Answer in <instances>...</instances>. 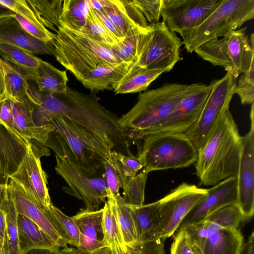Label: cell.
<instances>
[{
    "mask_svg": "<svg viewBox=\"0 0 254 254\" xmlns=\"http://www.w3.org/2000/svg\"><path fill=\"white\" fill-rule=\"evenodd\" d=\"M12 100L10 98L7 97L0 98V121L15 131L12 122Z\"/></svg>",
    "mask_w": 254,
    "mask_h": 254,
    "instance_id": "816d5d0a",
    "label": "cell"
},
{
    "mask_svg": "<svg viewBox=\"0 0 254 254\" xmlns=\"http://www.w3.org/2000/svg\"><path fill=\"white\" fill-rule=\"evenodd\" d=\"M7 186L0 184V207L7 193Z\"/></svg>",
    "mask_w": 254,
    "mask_h": 254,
    "instance_id": "91938a15",
    "label": "cell"
},
{
    "mask_svg": "<svg viewBox=\"0 0 254 254\" xmlns=\"http://www.w3.org/2000/svg\"><path fill=\"white\" fill-rule=\"evenodd\" d=\"M40 158L34 153L30 145L10 179L19 185L30 200L45 211L52 202L47 187V176L42 168Z\"/></svg>",
    "mask_w": 254,
    "mask_h": 254,
    "instance_id": "2e32d148",
    "label": "cell"
},
{
    "mask_svg": "<svg viewBox=\"0 0 254 254\" xmlns=\"http://www.w3.org/2000/svg\"><path fill=\"white\" fill-rule=\"evenodd\" d=\"M13 17L26 32L37 39L46 43H50L54 39L55 34L44 26L27 20L16 13Z\"/></svg>",
    "mask_w": 254,
    "mask_h": 254,
    "instance_id": "bcb514c9",
    "label": "cell"
},
{
    "mask_svg": "<svg viewBox=\"0 0 254 254\" xmlns=\"http://www.w3.org/2000/svg\"><path fill=\"white\" fill-rule=\"evenodd\" d=\"M148 173L142 170L135 176L119 180L120 188L123 190V200L132 206L144 204L145 187Z\"/></svg>",
    "mask_w": 254,
    "mask_h": 254,
    "instance_id": "e575fe53",
    "label": "cell"
},
{
    "mask_svg": "<svg viewBox=\"0 0 254 254\" xmlns=\"http://www.w3.org/2000/svg\"><path fill=\"white\" fill-rule=\"evenodd\" d=\"M241 254H254V233L253 231L244 244Z\"/></svg>",
    "mask_w": 254,
    "mask_h": 254,
    "instance_id": "11a10c76",
    "label": "cell"
},
{
    "mask_svg": "<svg viewBox=\"0 0 254 254\" xmlns=\"http://www.w3.org/2000/svg\"><path fill=\"white\" fill-rule=\"evenodd\" d=\"M3 97L19 102H33L26 77L18 68L0 57V98Z\"/></svg>",
    "mask_w": 254,
    "mask_h": 254,
    "instance_id": "7402d4cb",
    "label": "cell"
},
{
    "mask_svg": "<svg viewBox=\"0 0 254 254\" xmlns=\"http://www.w3.org/2000/svg\"><path fill=\"white\" fill-rule=\"evenodd\" d=\"M182 41L169 30L164 21L148 25L142 33L137 59L129 71L164 69L170 71L181 60Z\"/></svg>",
    "mask_w": 254,
    "mask_h": 254,
    "instance_id": "9c48e42d",
    "label": "cell"
},
{
    "mask_svg": "<svg viewBox=\"0 0 254 254\" xmlns=\"http://www.w3.org/2000/svg\"><path fill=\"white\" fill-rule=\"evenodd\" d=\"M50 43L57 60L80 81L100 66L124 63L111 47L62 25Z\"/></svg>",
    "mask_w": 254,
    "mask_h": 254,
    "instance_id": "277c9868",
    "label": "cell"
},
{
    "mask_svg": "<svg viewBox=\"0 0 254 254\" xmlns=\"http://www.w3.org/2000/svg\"><path fill=\"white\" fill-rule=\"evenodd\" d=\"M17 227L20 254L33 249L59 248L42 229L28 217L18 214Z\"/></svg>",
    "mask_w": 254,
    "mask_h": 254,
    "instance_id": "484cf974",
    "label": "cell"
},
{
    "mask_svg": "<svg viewBox=\"0 0 254 254\" xmlns=\"http://www.w3.org/2000/svg\"><path fill=\"white\" fill-rule=\"evenodd\" d=\"M55 170L68 185L64 190L82 200L85 209L97 210L109 196L104 170L89 176L65 156L56 154Z\"/></svg>",
    "mask_w": 254,
    "mask_h": 254,
    "instance_id": "8fae6325",
    "label": "cell"
},
{
    "mask_svg": "<svg viewBox=\"0 0 254 254\" xmlns=\"http://www.w3.org/2000/svg\"><path fill=\"white\" fill-rule=\"evenodd\" d=\"M6 221L3 210L0 209V252L3 254L2 248L5 235Z\"/></svg>",
    "mask_w": 254,
    "mask_h": 254,
    "instance_id": "db71d44e",
    "label": "cell"
},
{
    "mask_svg": "<svg viewBox=\"0 0 254 254\" xmlns=\"http://www.w3.org/2000/svg\"><path fill=\"white\" fill-rule=\"evenodd\" d=\"M250 119V129L246 135L242 136V149L236 175L238 193L236 205L245 219L252 217L254 213V103L251 104Z\"/></svg>",
    "mask_w": 254,
    "mask_h": 254,
    "instance_id": "9a60e30c",
    "label": "cell"
},
{
    "mask_svg": "<svg viewBox=\"0 0 254 254\" xmlns=\"http://www.w3.org/2000/svg\"><path fill=\"white\" fill-rule=\"evenodd\" d=\"M113 1L135 28L143 29L148 27V24L145 17L134 3V0Z\"/></svg>",
    "mask_w": 254,
    "mask_h": 254,
    "instance_id": "ee69618b",
    "label": "cell"
},
{
    "mask_svg": "<svg viewBox=\"0 0 254 254\" xmlns=\"http://www.w3.org/2000/svg\"><path fill=\"white\" fill-rule=\"evenodd\" d=\"M105 175L109 192V197L119 194L120 188L119 179L116 169L110 158L103 165Z\"/></svg>",
    "mask_w": 254,
    "mask_h": 254,
    "instance_id": "f907efd6",
    "label": "cell"
},
{
    "mask_svg": "<svg viewBox=\"0 0 254 254\" xmlns=\"http://www.w3.org/2000/svg\"><path fill=\"white\" fill-rule=\"evenodd\" d=\"M237 183L236 176L229 177L212 188L202 200L187 215L179 228L203 219L216 210L237 201Z\"/></svg>",
    "mask_w": 254,
    "mask_h": 254,
    "instance_id": "ac0fdd59",
    "label": "cell"
},
{
    "mask_svg": "<svg viewBox=\"0 0 254 254\" xmlns=\"http://www.w3.org/2000/svg\"><path fill=\"white\" fill-rule=\"evenodd\" d=\"M0 254H1V252H0Z\"/></svg>",
    "mask_w": 254,
    "mask_h": 254,
    "instance_id": "94428289",
    "label": "cell"
},
{
    "mask_svg": "<svg viewBox=\"0 0 254 254\" xmlns=\"http://www.w3.org/2000/svg\"><path fill=\"white\" fill-rule=\"evenodd\" d=\"M170 251L171 254H196L184 228L177 230Z\"/></svg>",
    "mask_w": 254,
    "mask_h": 254,
    "instance_id": "681fc988",
    "label": "cell"
},
{
    "mask_svg": "<svg viewBox=\"0 0 254 254\" xmlns=\"http://www.w3.org/2000/svg\"><path fill=\"white\" fill-rule=\"evenodd\" d=\"M52 213L64 238L69 245L78 248L80 246V232L72 217H70L53 203L50 206Z\"/></svg>",
    "mask_w": 254,
    "mask_h": 254,
    "instance_id": "b9f144b4",
    "label": "cell"
},
{
    "mask_svg": "<svg viewBox=\"0 0 254 254\" xmlns=\"http://www.w3.org/2000/svg\"><path fill=\"white\" fill-rule=\"evenodd\" d=\"M113 164L116 169L119 180L124 178L135 176L143 168L140 158L138 156H127L115 150L110 154Z\"/></svg>",
    "mask_w": 254,
    "mask_h": 254,
    "instance_id": "f35d334b",
    "label": "cell"
},
{
    "mask_svg": "<svg viewBox=\"0 0 254 254\" xmlns=\"http://www.w3.org/2000/svg\"><path fill=\"white\" fill-rule=\"evenodd\" d=\"M164 242L160 239L138 243L132 248L131 254H165ZM87 254H111L107 248H99Z\"/></svg>",
    "mask_w": 254,
    "mask_h": 254,
    "instance_id": "f6af8a7d",
    "label": "cell"
},
{
    "mask_svg": "<svg viewBox=\"0 0 254 254\" xmlns=\"http://www.w3.org/2000/svg\"><path fill=\"white\" fill-rule=\"evenodd\" d=\"M131 64L126 63L100 66L86 75L81 83L91 91L114 90L127 73Z\"/></svg>",
    "mask_w": 254,
    "mask_h": 254,
    "instance_id": "d4e9b609",
    "label": "cell"
},
{
    "mask_svg": "<svg viewBox=\"0 0 254 254\" xmlns=\"http://www.w3.org/2000/svg\"><path fill=\"white\" fill-rule=\"evenodd\" d=\"M242 104H252L254 100V61L249 69L239 77L234 89Z\"/></svg>",
    "mask_w": 254,
    "mask_h": 254,
    "instance_id": "7bdbcfd3",
    "label": "cell"
},
{
    "mask_svg": "<svg viewBox=\"0 0 254 254\" xmlns=\"http://www.w3.org/2000/svg\"><path fill=\"white\" fill-rule=\"evenodd\" d=\"M111 197L118 224L125 244L128 249L134 248L138 242L131 208L124 202L120 194Z\"/></svg>",
    "mask_w": 254,
    "mask_h": 254,
    "instance_id": "d6a6232c",
    "label": "cell"
},
{
    "mask_svg": "<svg viewBox=\"0 0 254 254\" xmlns=\"http://www.w3.org/2000/svg\"><path fill=\"white\" fill-rule=\"evenodd\" d=\"M182 228H185L193 249L222 228L216 223L205 218L191 223Z\"/></svg>",
    "mask_w": 254,
    "mask_h": 254,
    "instance_id": "ab89813d",
    "label": "cell"
},
{
    "mask_svg": "<svg viewBox=\"0 0 254 254\" xmlns=\"http://www.w3.org/2000/svg\"><path fill=\"white\" fill-rule=\"evenodd\" d=\"M41 23L46 27L57 32L60 26L64 0H27Z\"/></svg>",
    "mask_w": 254,
    "mask_h": 254,
    "instance_id": "836d02e7",
    "label": "cell"
},
{
    "mask_svg": "<svg viewBox=\"0 0 254 254\" xmlns=\"http://www.w3.org/2000/svg\"><path fill=\"white\" fill-rule=\"evenodd\" d=\"M14 15L13 11L0 4V20L7 17H13Z\"/></svg>",
    "mask_w": 254,
    "mask_h": 254,
    "instance_id": "6f0895ef",
    "label": "cell"
},
{
    "mask_svg": "<svg viewBox=\"0 0 254 254\" xmlns=\"http://www.w3.org/2000/svg\"><path fill=\"white\" fill-rule=\"evenodd\" d=\"M210 85L198 83L186 95L171 113L151 128L144 131H130L132 141L141 137L160 133H185L197 121L210 91Z\"/></svg>",
    "mask_w": 254,
    "mask_h": 254,
    "instance_id": "7c38bea8",
    "label": "cell"
},
{
    "mask_svg": "<svg viewBox=\"0 0 254 254\" xmlns=\"http://www.w3.org/2000/svg\"><path fill=\"white\" fill-rule=\"evenodd\" d=\"M198 84L165 83L140 93L133 107L118 118V124L132 131L148 129L167 117Z\"/></svg>",
    "mask_w": 254,
    "mask_h": 254,
    "instance_id": "5b68a950",
    "label": "cell"
},
{
    "mask_svg": "<svg viewBox=\"0 0 254 254\" xmlns=\"http://www.w3.org/2000/svg\"><path fill=\"white\" fill-rule=\"evenodd\" d=\"M223 0H162L161 16L169 30L180 34L201 24Z\"/></svg>",
    "mask_w": 254,
    "mask_h": 254,
    "instance_id": "5bb4252c",
    "label": "cell"
},
{
    "mask_svg": "<svg viewBox=\"0 0 254 254\" xmlns=\"http://www.w3.org/2000/svg\"><path fill=\"white\" fill-rule=\"evenodd\" d=\"M52 254H77L76 249L67 247L64 248H55L52 250Z\"/></svg>",
    "mask_w": 254,
    "mask_h": 254,
    "instance_id": "9f6ffc18",
    "label": "cell"
},
{
    "mask_svg": "<svg viewBox=\"0 0 254 254\" xmlns=\"http://www.w3.org/2000/svg\"><path fill=\"white\" fill-rule=\"evenodd\" d=\"M18 214L24 215L38 225L59 248L67 247L68 243L57 225L51 209L48 213L33 203L22 187L10 179L7 186Z\"/></svg>",
    "mask_w": 254,
    "mask_h": 254,
    "instance_id": "e0dca14e",
    "label": "cell"
},
{
    "mask_svg": "<svg viewBox=\"0 0 254 254\" xmlns=\"http://www.w3.org/2000/svg\"><path fill=\"white\" fill-rule=\"evenodd\" d=\"M166 72L168 71L164 69H139L129 71L117 84L114 91L118 94L145 91L152 82Z\"/></svg>",
    "mask_w": 254,
    "mask_h": 254,
    "instance_id": "f1b7e54d",
    "label": "cell"
},
{
    "mask_svg": "<svg viewBox=\"0 0 254 254\" xmlns=\"http://www.w3.org/2000/svg\"><path fill=\"white\" fill-rule=\"evenodd\" d=\"M0 4L27 20L43 25L27 0H0Z\"/></svg>",
    "mask_w": 254,
    "mask_h": 254,
    "instance_id": "7dc6e473",
    "label": "cell"
},
{
    "mask_svg": "<svg viewBox=\"0 0 254 254\" xmlns=\"http://www.w3.org/2000/svg\"><path fill=\"white\" fill-rule=\"evenodd\" d=\"M254 18V0H223L201 24L180 34L182 44L191 53L203 44L240 29Z\"/></svg>",
    "mask_w": 254,
    "mask_h": 254,
    "instance_id": "52a82bcc",
    "label": "cell"
},
{
    "mask_svg": "<svg viewBox=\"0 0 254 254\" xmlns=\"http://www.w3.org/2000/svg\"><path fill=\"white\" fill-rule=\"evenodd\" d=\"M241 149L242 136L229 109L221 116L198 151L195 169L200 183L214 186L236 176Z\"/></svg>",
    "mask_w": 254,
    "mask_h": 254,
    "instance_id": "7a4b0ae2",
    "label": "cell"
},
{
    "mask_svg": "<svg viewBox=\"0 0 254 254\" xmlns=\"http://www.w3.org/2000/svg\"><path fill=\"white\" fill-rule=\"evenodd\" d=\"M1 58L18 68L29 80L37 69L41 59L32 54L13 45L0 40Z\"/></svg>",
    "mask_w": 254,
    "mask_h": 254,
    "instance_id": "f546056e",
    "label": "cell"
},
{
    "mask_svg": "<svg viewBox=\"0 0 254 254\" xmlns=\"http://www.w3.org/2000/svg\"><path fill=\"white\" fill-rule=\"evenodd\" d=\"M103 209L102 248H108L111 254H131L132 248H127L120 230L111 197L107 198Z\"/></svg>",
    "mask_w": 254,
    "mask_h": 254,
    "instance_id": "4316f807",
    "label": "cell"
},
{
    "mask_svg": "<svg viewBox=\"0 0 254 254\" xmlns=\"http://www.w3.org/2000/svg\"><path fill=\"white\" fill-rule=\"evenodd\" d=\"M0 209L4 212L6 221L3 254H20L18 238V213L8 190Z\"/></svg>",
    "mask_w": 254,
    "mask_h": 254,
    "instance_id": "4dcf8cb0",
    "label": "cell"
},
{
    "mask_svg": "<svg viewBox=\"0 0 254 254\" xmlns=\"http://www.w3.org/2000/svg\"><path fill=\"white\" fill-rule=\"evenodd\" d=\"M90 6V0H64L60 25L71 30L81 32Z\"/></svg>",
    "mask_w": 254,
    "mask_h": 254,
    "instance_id": "1f68e13d",
    "label": "cell"
},
{
    "mask_svg": "<svg viewBox=\"0 0 254 254\" xmlns=\"http://www.w3.org/2000/svg\"><path fill=\"white\" fill-rule=\"evenodd\" d=\"M134 2L150 24L160 22L162 0H134Z\"/></svg>",
    "mask_w": 254,
    "mask_h": 254,
    "instance_id": "c3c4849f",
    "label": "cell"
},
{
    "mask_svg": "<svg viewBox=\"0 0 254 254\" xmlns=\"http://www.w3.org/2000/svg\"><path fill=\"white\" fill-rule=\"evenodd\" d=\"M99 1L101 5L100 10L124 38L136 31L144 29L135 28L121 10L115 5L113 0Z\"/></svg>",
    "mask_w": 254,
    "mask_h": 254,
    "instance_id": "8d00e7d4",
    "label": "cell"
},
{
    "mask_svg": "<svg viewBox=\"0 0 254 254\" xmlns=\"http://www.w3.org/2000/svg\"><path fill=\"white\" fill-rule=\"evenodd\" d=\"M146 29L133 32L112 47L114 53L122 62L132 65L136 63L140 36Z\"/></svg>",
    "mask_w": 254,
    "mask_h": 254,
    "instance_id": "74e56055",
    "label": "cell"
},
{
    "mask_svg": "<svg viewBox=\"0 0 254 254\" xmlns=\"http://www.w3.org/2000/svg\"><path fill=\"white\" fill-rule=\"evenodd\" d=\"M204 218L216 223L222 228L232 229H238L245 220L240 209L235 204L224 206Z\"/></svg>",
    "mask_w": 254,
    "mask_h": 254,
    "instance_id": "60d3db41",
    "label": "cell"
},
{
    "mask_svg": "<svg viewBox=\"0 0 254 254\" xmlns=\"http://www.w3.org/2000/svg\"><path fill=\"white\" fill-rule=\"evenodd\" d=\"M247 27L232 31L221 39L201 45L194 52L213 65L222 66L237 79L254 61V35L248 36Z\"/></svg>",
    "mask_w": 254,
    "mask_h": 254,
    "instance_id": "ba28073f",
    "label": "cell"
},
{
    "mask_svg": "<svg viewBox=\"0 0 254 254\" xmlns=\"http://www.w3.org/2000/svg\"><path fill=\"white\" fill-rule=\"evenodd\" d=\"M37 99L33 119L37 126L50 124L63 116L82 126L114 146V150L127 156L132 142L129 130L118 124L117 116L103 107L93 94H86L67 86L64 93L50 94L35 91Z\"/></svg>",
    "mask_w": 254,
    "mask_h": 254,
    "instance_id": "6da1fadb",
    "label": "cell"
},
{
    "mask_svg": "<svg viewBox=\"0 0 254 254\" xmlns=\"http://www.w3.org/2000/svg\"><path fill=\"white\" fill-rule=\"evenodd\" d=\"M159 201L139 206H130L138 243L161 239Z\"/></svg>",
    "mask_w": 254,
    "mask_h": 254,
    "instance_id": "cb8c5ba5",
    "label": "cell"
},
{
    "mask_svg": "<svg viewBox=\"0 0 254 254\" xmlns=\"http://www.w3.org/2000/svg\"><path fill=\"white\" fill-rule=\"evenodd\" d=\"M50 123L56 142L47 145L57 154L65 156L88 175L103 171L114 146L77 123L63 116L52 119Z\"/></svg>",
    "mask_w": 254,
    "mask_h": 254,
    "instance_id": "3957f363",
    "label": "cell"
},
{
    "mask_svg": "<svg viewBox=\"0 0 254 254\" xmlns=\"http://www.w3.org/2000/svg\"><path fill=\"white\" fill-rule=\"evenodd\" d=\"M93 9L104 27L119 42L124 39L125 38L121 35L114 25L100 9H95L94 8Z\"/></svg>",
    "mask_w": 254,
    "mask_h": 254,
    "instance_id": "f5cc1de1",
    "label": "cell"
},
{
    "mask_svg": "<svg viewBox=\"0 0 254 254\" xmlns=\"http://www.w3.org/2000/svg\"><path fill=\"white\" fill-rule=\"evenodd\" d=\"M81 32L95 41L111 47L119 42L104 27L91 6Z\"/></svg>",
    "mask_w": 254,
    "mask_h": 254,
    "instance_id": "d590c367",
    "label": "cell"
},
{
    "mask_svg": "<svg viewBox=\"0 0 254 254\" xmlns=\"http://www.w3.org/2000/svg\"><path fill=\"white\" fill-rule=\"evenodd\" d=\"M237 80L227 72L221 79L213 80L209 95L196 123L185 133L197 151L204 145L221 116L229 110Z\"/></svg>",
    "mask_w": 254,
    "mask_h": 254,
    "instance_id": "30bf717a",
    "label": "cell"
},
{
    "mask_svg": "<svg viewBox=\"0 0 254 254\" xmlns=\"http://www.w3.org/2000/svg\"><path fill=\"white\" fill-rule=\"evenodd\" d=\"M138 153L144 171L188 167L196 162L198 151L185 133H160L143 136Z\"/></svg>",
    "mask_w": 254,
    "mask_h": 254,
    "instance_id": "8992f818",
    "label": "cell"
},
{
    "mask_svg": "<svg viewBox=\"0 0 254 254\" xmlns=\"http://www.w3.org/2000/svg\"><path fill=\"white\" fill-rule=\"evenodd\" d=\"M208 189L183 183L159 200L161 239L173 235L187 215L202 200Z\"/></svg>",
    "mask_w": 254,
    "mask_h": 254,
    "instance_id": "4fadbf2b",
    "label": "cell"
},
{
    "mask_svg": "<svg viewBox=\"0 0 254 254\" xmlns=\"http://www.w3.org/2000/svg\"><path fill=\"white\" fill-rule=\"evenodd\" d=\"M0 40L31 54L55 56L51 43H45L30 35L12 16L0 20Z\"/></svg>",
    "mask_w": 254,
    "mask_h": 254,
    "instance_id": "44dd1931",
    "label": "cell"
},
{
    "mask_svg": "<svg viewBox=\"0 0 254 254\" xmlns=\"http://www.w3.org/2000/svg\"><path fill=\"white\" fill-rule=\"evenodd\" d=\"M31 140L25 139L0 121V184L8 185L10 177L24 159Z\"/></svg>",
    "mask_w": 254,
    "mask_h": 254,
    "instance_id": "d6986e66",
    "label": "cell"
},
{
    "mask_svg": "<svg viewBox=\"0 0 254 254\" xmlns=\"http://www.w3.org/2000/svg\"><path fill=\"white\" fill-rule=\"evenodd\" d=\"M31 80L36 82L39 92L50 94L65 93L68 81L65 71L60 70L41 59Z\"/></svg>",
    "mask_w": 254,
    "mask_h": 254,
    "instance_id": "83f0119b",
    "label": "cell"
},
{
    "mask_svg": "<svg viewBox=\"0 0 254 254\" xmlns=\"http://www.w3.org/2000/svg\"><path fill=\"white\" fill-rule=\"evenodd\" d=\"M23 254H52V250L44 249H33Z\"/></svg>",
    "mask_w": 254,
    "mask_h": 254,
    "instance_id": "680465c9",
    "label": "cell"
},
{
    "mask_svg": "<svg viewBox=\"0 0 254 254\" xmlns=\"http://www.w3.org/2000/svg\"><path fill=\"white\" fill-rule=\"evenodd\" d=\"M103 208L94 211L81 208L72 217L80 232L77 254H87L103 247Z\"/></svg>",
    "mask_w": 254,
    "mask_h": 254,
    "instance_id": "ffe728a7",
    "label": "cell"
},
{
    "mask_svg": "<svg viewBox=\"0 0 254 254\" xmlns=\"http://www.w3.org/2000/svg\"><path fill=\"white\" fill-rule=\"evenodd\" d=\"M243 246L239 229L222 228L193 249L196 254H241Z\"/></svg>",
    "mask_w": 254,
    "mask_h": 254,
    "instance_id": "603a6c76",
    "label": "cell"
}]
</instances>
